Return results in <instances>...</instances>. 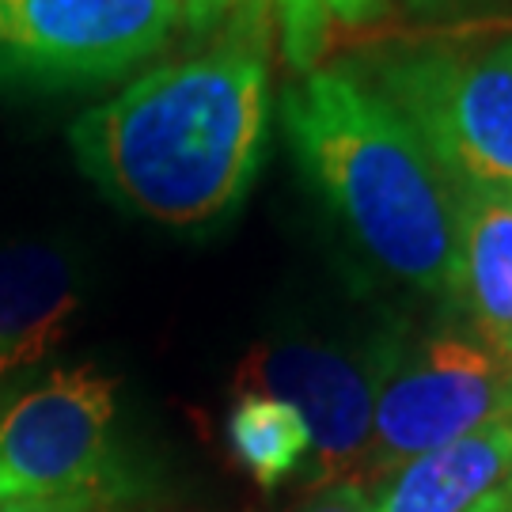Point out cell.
<instances>
[{"label":"cell","instance_id":"cell-5","mask_svg":"<svg viewBox=\"0 0 512 512\" xmlns=\"http://www.w3.org/2000/svg\"><path fill=\"white\" fill-rule=\"evenodd\" d=\"M512 414V357L482 338L433 334L395 353L361 463L365 486H380L410 459Z\"/></svg>","mask_w":512,"mask_h":512},{"label":"cell","instance_id":"cell-6","mask_svg":"<svg viewBox=\"0 0 512 512\" xmlns=\"http://www.w3.org/2000/svg\"><path fill=\"white\" fill-rule=\"evenodd\" d=\"M403 338V330H384L357 346L319 338L258 342L239 365L236 387L239 395H274L300 410L319 482H357L372 437L376 395Z\"/></svg>","mask_w":512,"mask_h":512},{"label":"cell","instance_id":"cell-14","mask_svg":"<svg viewBox=\"0 0 512 512\" xmlns=\"http://www.w3.org/2000/svg\"><path fill=\"white\" fill-rule=\"evenodd\" d=\"M0 512H103L99 497H54V501H16Z\"/></svg>","mask_w":512,"mask_h":512},{"label":"cell","instance_id":"cell-11","mask_svg":"<svg viewBox=\"0 0 512 512\" xmlns=\"http://www.w3.org/2000/svg\"><path fill=\"white\" fill-rule=\"evenodd\" d=\"M387 4L391 0H190V19L202 23L236 8H255L266 19H274L285 61L308 73L334 31L361 27L380 16Z\"/></svg>","mask_w":512,"mask_h":512},{"label":"cell","instance_id":"cell-13","mask_svg":"<svg viewBox=\"0 0 512 512\" xmlns=\"http://www.w3.org/2000/svg\"><path fill=\"white\" fill-rule=\"evenodd\" d=\"M293 512H372V486L353 478L319 482Z\"/></svg>","mask_w":512,"mask_h":512},{"label":"cell","instance_id":"cell-10","mask_svg":"<svg viewBox=\"0 0 512 512\" xmlns=\"http://www.w3.org/2000/svg\"><path fill=\"white\" fill-rule=\"evenodd\" d=\"M459 190V308L475 334L512 357V190Z\"/></svg>","mask_w":512,"mask_h":512},{"label":"cell","instance_id":"cell-8","mask_svg":"<svg viewBox=\"0 0 512 512\" xmlns=\"http://www.w3.org/2000/svg\"><path fill=\"white\" fill-rule=\"evenodd\" d=\"M80 311L76 262L54 243L0 247V380L46 361Z\"/></svg>","mask_w":512,"mask_h":512},{"label":"cell","instance_id":"cell-2","mask_svg":"<svg viewBox=\"0 0 512 512\" xmlns=\"http://www.w3.org/2000/svg\"><path fill=\"white\" fill-rule=\"evenodd\" d=\"M281 126L353 243L387 277L456 304L459 190L403 110L346 65H315L281 95Z\"/></svg>","mask_w":512,"mask_h":512},{"label":"cell","instance_id":"cell-12","mask_svg":"<svg viewBox=\"0 0 512 512\" xmlns=\"http://www.w3.org/2000/svg\"><path fill=\"white\" fill-rule=\"evenodd\" d=\"M228 444L258 486H277L311 459L300 410L274 395H239L228 414Z\"/></svg>","mask_w":512,"mask_h":512},{"label":"cell","instance_id":"cell-4","mask_svg":"<svg viewBox=\"0 0 512 512\" xmlns=\"http://www.w3.org/2000/svg\"><path fill=\"white\" fill-rule=\"evenodd\" d=\"M190 0H0V95L73 92L164 50Z\"/></svg>","mask_w":512,"mask_h":512},{"label":"cell","instance_id":"cell-7","mask_svg":"<svg viewBox=\"0 0 512 512\" xmlns=\"http://www.w3.org/2000/svg\"><path fill=\"white\" fill-rule=\"evenodd\" d=\"M118 387L95 368H57L0 414V505L99 497L110 475Z\"/></svg>","mask_w":512,"mask_h":512},{"label":"cell","instance_id":"cell-15","mask_svg":"<svg viewBox=\"0 0 512 512\" xmlns=\"http://www.w3.org/2000/svg\"><path fill=\"white\" fill-rule=\"evenodd\" d=\"M471 512H512V486L501 490V494H490L486 501H478Z\"/></svg>","mask_w":512,"mask_h":512},{"label":"cell","instance_id":"cell-1","mask_svg":"<svg viewBox=\"0 0 512 512\" xmlns=\"http://www.w3.org/2000/svg\"><path fill=\"white\" fill-rule=\"evenodd\" d=\"M224 16L228 31L205 50L152 65L69 129L80 171L133 217L202 228L236 213L255 183L270 129V19L255 8Z\"/></svg>","mask_w":512,"mask_h":512},{"label":"cell","instance_id":"cell-3","mask_svg":"<svg viewBox=\"0 0 512 512\" xmlns=\"http://www.w3.org/2000/svg\"><path fill=\"white\" fill-rule=\"evenodd\" d=\"M372 84L403 110L452 183L512 190V38L399 50L376 61Z\"/></svg>","mask_w":512,"mask_h":512},{"label":"cell","instance_id":"cell-9","mask_svg":"<svg viewBox=\"0 0 512 512\" xmlns=\"http://www.w3.org/2000/svg\"><path fill=\"white\" fill-rule=\"evenodd\" d=\"M512 486V414L410 459L372 490V512H471Z\"/></svg>","mask_w":512,"mask_h":512}]
</instances>
